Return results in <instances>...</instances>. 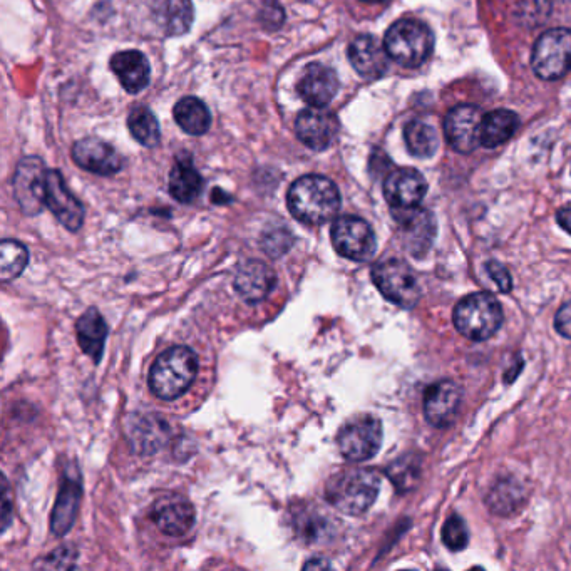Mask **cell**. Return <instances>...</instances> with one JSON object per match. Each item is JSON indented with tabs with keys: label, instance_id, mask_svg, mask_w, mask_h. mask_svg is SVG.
I'll list each match as a JSON object with an SVG mask.
<instances>
[{
	"label": "cell",
	"instance_id": "cell-21",
	"mask_svg": "<svg viewBox=\"0 0 571 571\" xmlns=\"http://www.w3.org/2000/svg\"><path fill=\"white\" fill-rule=\"evenodd\" d=\"M389 54L386 47L374 36H359L349 46V61L359 76L369 81L379 79L386 74L389 66Z\"/></svg>",
	"mask_w": 571,
	"mask_h": 571
},
{
	"label": "cell",
	"instance_id": "cell-1",
	"mask_svg": "<svg viewBox=\"0 0 571 571\" xmlns=\"http://www.w3.org/2000/svg\"><path fill=\"white\" fill-rule=\"evenodd\" d=\"M287 205L300 223L322 225L339 213V188L325 176H302L290 186Z\"/></svg>",
	"mask_w": 571,
	"mask_h": 571
},
{
	"label": "cell",
	"instance_id": "cell-43",
	"mask_svg": "<svg viewBox=\"0 0 571 571\" xmlns=\"http://www.w3.org/2000/svg\"><path fill=\"white\" fill-rule=\"evenodd\" d=\"M305 570H312V568H330L329 561L324 560H317L309 561V563H305L304 565Z\"/></svg>",
	"mask_w": 571,
	"mask_h": 571
},
{
	"label": "cell",
	"instance_id": "cell-27",
	"mask_svg": "<svg viewBox=\"0 0 571 571\" xmlns=\"http://www.w3.org/2000/svg\"><path fill=\"white\" fill-rule=\"evenodd\" d=\"M520 128V118L510 109H496L484 114L481 124V146L493 150L506 143Z\"/></svg>",
	"mask_w": 571,
	"mask_h": 571
},
{
	"label": "cell",
	"instance_id": "cell-38",
	"mask_svg": "<svg viewBox=\"0 0 571 571\" xmlns=\"http://www.w3.org/2000/svg\"><path fill=\"white\" fill-rule=\"evenodd\" d=\"M37 565H41L42 568H74L76 566V551L73 548H59Z\"/></svg>",
	"mask_w": 571,
	"mask_h": 571
},
{
	"label": "cell",
	"instance_id": "cell-22",
	"mask_svg": "<svg viewBox=\"0 0 571 571\" xmlns=\"http://www.w3.org/2000/svg\"><path fill=\"white\" fill-rule=\"evenodd\" d=\"M129 443L138 454H155L170 439V426L165 419L155 414L134 416L129 424Z\"/></svg>",
	"mask_w": 571,
	"mask_h": 571
},
{
	"label": "cell",
	"instance_id": "cell-29",
	"mask_svg": "<svg viewBox=\"0 0 571 571\" xmlns=\"http://www.w3.org/2000/svg\"><path fill=\"white\" fill-rule=\"evenodd\" d=\"M176 123L185 133L191 136H201L210 129L211 114L206 104L198 98H183L173 109Z\"/></svg>",
	"mask_w": 571,
	"mask_h": 571
},
{
	"label": "cell",
	"instance_id": "cell-24",
	"mask_svg": "<svg viewBox=\"0 0 571 571\" xmlns=\"http://www.w3.org/2000/svg\"><path fill=\"white\" fill-rule=\"evenodd\" d=\"M83 496V483L79 474H66L61 491L57 496L56 506L52 511L51 530L56 536H64L71 530L79 511V501Z\"/></svg>",
	"mask_w": 571,
	"mask_h": 571
},
{
	"label": "cell",
	"instance_id": "cell-37",
	"mask_svg": "<svg viewBox=\"0 0 571 571\" xmlns=\"http://www.w3.org/2000/svg\"><path fill=\"white\" fill-rule=\"evenodd\" d=\"M292 245H294V237H292V233L287 228L270 230L262 238L263 252L272 258L282 257V255L289 252Z\"/></svg>",
	"mask_w": 571,
	"mask_h": 571
},
{
	"label": "cell",
	"instance_id": "cell-15",
	"mask_svg": "<svg viewBox=\"0 0 571 571\" xmlns=\"http://www.w3.org/2000/svg\"><path fill=\"white\" fill-rule=\"evenodd\" d=\"M463 391L454 381H439L424 394V416L434 427H448L458 416Z\"/></svg>",
	"mask_w": 571,
	"mask_h": 571
},
{
	"label": "cell",
	"instance_id": "cell-41",
	"mask_svg": "<svg viewBox=\"0 0 571 571\" xmlns=\"http://www.w3.org/2000/svg\"><path fill=\"white\" fill-rule=\"evenodd\" d=\"M2 505H4V511H2V520H4V525H2V530H7V525H9V510H11V501H9V486H7V479L4 478V491H2Z\"/></svg>",
	"mask_w": 571,
	"mask_h": 571
},
{
	"label": "cell",
	"instance_id": "cell-11",
	"mask_svg": "<svg viewBox=\"0 0 571 571\" xmlns=\"http://www.w3.org/2000/svg\"><path fill=\"white\" fill-rule=\"evenodd\" d=\"M44 203L54 213L62 227L69 232H78L84 223V206L67 190L64 178L56 170H47Z\"/></svg>",
	"mask_w": 571,
	"mask_h": 571
},
{
	"label": "cell",
	"instance_id": "cell-4",
	"mask_svg": "<svg viewBox=\"0 0 571 571\" xmlns=\"http://www.w3.org/2000/svg\"><path fill=\"white\" fill-rule=\"evenodd\" d=\"M384 47L392 61L406 69H416L434 51V34L424 22L401 19L394 22L384 37Z\"/></svg>",
	"mask_w": 571,
	"mask_h": 571
},
{
	"label": "cell",
	"instance_id": "cell-8",
	"mask_svg": "<svg viewBox=\"0 0 571 571\" xmlns=\"http://www.w3.org/2000/svg\"><path fill=\"white\" fill-rule=\"evenodd\" d=\"M332 245L340 257L352 262H369L377 250L376 233L359 217L345 215L335 220L330 230Z\"/></svg>",
	"mask_w": 571,
	"mask_h": 571
},
{
	"label": "cell",
	"instance_id": "cell-2",
	"mask_svg": "<svg viewBox=\"0 0 571 571\" xmlns=\"http://www.w3.org/2000/svg\"><path fill=\"white\" fill-rule=\"evenodd\" d=\"M198 357L190 347H170L151 366L150 389L163 401H175L188 392L198 376Z\"/></svg>",
	"mask_w": 571,
	"mask_h": 571
},
{
	"label": "cell",
	"instance_id": "cell-42",
	"mask_svg": "<svg viewBox=\"0 0 571 571\" xmlns=\"http://www.w3.org/2000/svg\"><path fill=\"white\" fill-rule=\"evenodd\" d=\"M556 222L566 233L571 235V208H561L556 213Z\"/></svg>",
	"mask_w": 571,
	"mask_h": 571
},
{
	"label": "cell",
	"instance_id": "cell-3",
	"mask_svg": "<svg viewBox=\"0 0 571 571\" xmlns=\"http://www.w3.org/2000/svg\"><path fill=\"white\" fill-rule=\"evenodd\" d=\"M381 489V476L374 469H350L337 474L327 484V501L335 510L361 516L371 510Z\"/></svg>",
	"mask_w": 571,
	"mask_h": 571
},
{
	"label": "cell",
	"instance_id": "cell-40",
	"mask_svg": "<svg viewBox=\"0 0 571 571\" xmlns=\"http://www.w3.org/2000/svg\"><path fill=\"white\" fill-rule=\"evenodd\" d=\"M555 329L566 339H571V302L563 305L555 317Z\"/></svg>",
	"mask_w": 571,
	"mask_h": 571
},
{
	"label": "cell",
	"instance_id": "cell-12",
	"mask_svg": "<svg viewBox=\"0 0 571 571\" xmlns=\"http://www.w3.org/2000/svg\"><path fill=\"white\" fill-rule=\"evenodd\" d=\"M47 170L39 158H24L14 176V196L26 215H37L44 203Z\"/></svg>",
	"mask_w": 571,
	"mask_h": 571
},
{
	"label": "cell",
	"instance_id": "cell-28",
	"mask_svg": "<svg viewBox=\"0 0 571 571\" xmlns=\"http://www.w3.org/2000/svg\"><path fill=\"white\" fill-rule=\"evenodd\" d=\"M526 491L516 479H499L488 493L486 503L494 515L510 516L525 503Z\"/></svg>",
	"mask_w": 571,
	"mask_h": 571
},
{
	"label": "cell",
	"instance_id": "cell-20",
	"mask_svg": "<svg viewBox=\"0 0 571 571\" xmlns=\"http://www.w3.org/2000/svg\"><path fill=\"white\" fill-rule=\"evenodd\" d=\"M295 133L310 150L324 151L334 141L337 123L334 116L325 109H305L297 116Z\"/></svg>",
	"mask_w": 571,
	"mask_h": 571
},
{
	"label": "cell",
	"instance_id": "cell-17",
	"mask_svg": "<svg viewBox=\"0 0 571 571\" xmlns=\"http://www.w3.org/2000/svg\"><path fill=\"white\" fill-rule=\"evenodd\" d=\"M73 158L83 170L99 176H111L123 168V156L98 138H86L74 145Z\"/></svg>",
	"mask_w": 571,
	"mask_h": 571
},
{
	"label": "cell",
	"instance_id": "cell-25",
	"mask_svg": "<svg viewBox=\"0 0 571 571\" xmlns=\"http://www.w3.org/2000/svg\"><path fill=\"white\" fill-rule=\"evenodd\" d=\"M151 12L156 24L168 36H181L190 31L195 16L191 0H151Z\"/></svg>",
	"mask_w": 571,
	"mask_h": 571
},
{
	"label": "cell",
	"instance_id": "cell-6",
	"mask_svg": "<svg viewBox=\"0 0 571 571\" xmlns=\"http://www.w3.org/2000/svg\"><path fill=\"white\" fill-rule=\"evenodd\" d=\"M372 280L377 289L392 304L402 309L416 307L421 299V283L407 263L397 258L382 260L372 267Z\"/></svg>",
	"mask_w": 571,
	"mask_h": 571
},
{
	"label": "cell",
	"instance_id": "cell-19",
	"mask_svg": "<svg viewBox=\"0 0 571 571\" xmlns=\"http://www.w3.org/2000/svg\"><path fill=\"white\" fill-rule=\"evenodd\" d=\"M300 98L312 108H325L334 101L339 91V78L334 69L324 64H310L297 86Z\"/></svg>",
	"mask_w": 571,
	"mask_h": 571
},
{
	"label": "cell",
	"instance_id": "cell-35",
	"mask_svg": "<svg viewBox=\"0 0 571 571\" xmlns=\"http://www.w3.org/2000/svg\"><path fill=\"white\" fill-rule=\"evenodd\" d=\"M295 531L305 543H320L330 535L329 521L315 511L305 510L295 516Z\"/></svg>",
	"mask_w": 571,
	"mask_h": 571
},
{
	"label": "cell",
	"instance_id": "cell-31",
	"mask_svg": "<svg viewBox=\"0 0 571 571\" xmlns=\"http://www.w3.org/2000/svg\"><path fill=\"white\" fill-rule=\"evenodd\" d=\"M404 139L409 153L414 158L426 160L436 155L439 146L438 131L424 121H411L404 128Z\"/></svg>",
	"mask_w": 571,
	"mask_h": 571
},
{
	"label": "cell",
	"instance_id": "cell-13",
	"mask_svg": "<svg viewBox=\"0 0 571 571\" xmlns=\"http://www.w3.org/2000/svg\"><path fill=\"white\" fill-rule=\"evenodd\" d=\"M195 508L180 494H165L151 510V520L165 535L180 538L195 525Z\"/></svg>",
	"mask_w": 571,
	"mask_h": 571
},
{
	"label": "cell",
	"instance_id": "cell-9",
	"mask_svg": "<svg viewBox=\"0 0 571 571\" xmlns=\"http://www.w3.org/2000/svg\"><path fill=\"white\" fill-rule=\"evenodd\" d=\"M340 453L350 463H364L374 458L382 446V424L372 416L347 422L337 436Z\"/></svg>",
	"mask_w": 571,
	"mask_h": 571
},
{
	"label": "cell",
	"instance_id": "cell-44",
	"mask_svg": "<svg viewBox=\"0 0 571 571\" xmlns=\"http://www.w3.org/2000/svg\"><path fill=\"white\" fill-rule=\"evenodd\" d=\"M362 2H367V4H382V2H387V0H362Z\"/></svg>",
	"mask_w": 571,
	"mask_h": 571
},
{
	"label": "cell",
	"instance_id": "cell-23",
	"mask_svg": "<svg viewBox=\"0 0 571 571\" xmlns=\"http://www.w3.org/2000/svg\"><path fill=\"white\" fill-rule=\"evenodd\" d=\"M111 69L128 93L136 94L150 84V62L139 51H123L111 57Z\"/></svg>",
	"mask_w": 571,
	"mask_h": 571
},
{
	"label": "cell",
	"instance_id": "cell-32",
	"mask_svg": "<svg viewBox=\"0 0 571 571\" xmlns=\"http://www.w3.org/2000/svg\"><path fill=\"white\" fill-rule=\"evenodd\" d=\"M129 133L146 148H155L160 145L161 131L158 119L150 109L136 108L128 118Z\"/></svg>",
	"mask_w": 571,
	"mask_h": 571
},
{
	"label": "cell",
	"instance_id": "cell-34",
	"mask_svg": "<svg viewBox=\"0 0 571 571\" xmlns=\"http://www.w3.org/2000/svg\"><path fill=\"white\" fill-rule=\"evenodd\" d=\"M387 476L399 493H407L419 483L421 463L417 461L416 456H404L387 468Z\"/></svg>",
	"mask_w": 571,
	"mask_h": 571
},
{
	"label": "cell",
	"instance_id": "cell-30",
	"mask_svg": "<svg viewBox=\"0 0 571 571\" xmlns=\"http://www.w3.org/2000/svg\"><path fill=\"white\" fill-rule=\"evenodd\" d=\"M203 178L190 161H178L170 173V193L180 203H191L201 193Z\"/></svg>",
	"mask_w": 571,
	"mask_h": 571
},
{
	"label": "cell",
	"instance_id": "cell-10",
	"mask_svg": "<svg viewBox=\"0 0 571 571\" xmlns=\"http://www.w3.org/2000/svg\"><path fill=\"white\" fill-rule=\"evenodd\" d=\"M484 114L474 104H461L449 111L444 133L449 146L458 153L468 155L481 146V124Z\"/></svg>",
	"mask_w": 571,
	"mask_h": 571
},
{
	"label": "cell",
	"instance_id": "cell-7",
	"mask_svg": "<svg viewBox=\"0 0 571 571\" xmlns=\"http://www.w3.org/2000/svg\"><path fill=\"white\" fill-rule=\"evenodd\" d=\"M531 67L543 81H556L571 73V31L570 29H551L538 37Z\"/></svg>",
	"mask_w": 571,
	"mask_h": 571
},
{
	"label": "cell",
	"instance_id": "cell-18",
	"mask_svg": "<svg viewBox=\"0 0 571 571\" xmlns=\"http://www.w3.org/2000/svg\"><path fill=\"white\" fill-rule=\"evenodd\" d=\"M392 215L404 230V235H406L404 240H406L409 252L416 257L426 255L436 237L433 215L419 206L412 210H392Z\"/></svg>",
	"mask_w": 571,
	"mask_h": 571
},
{
	"label": "cell",
	"instance_id": "cell-39",
	"mask_svg": "<svg viewBox=\"0 0 571 571\" xmlns=\"http://www.w3.org/2000/svg\"><path fill=\"white\" fill-rule=\"evenodd\" d=\"M486 272L489 273V277L493 278V282L496 283L499 292H505V294L510 292L511 287H513V280H511L508 268L503 267L496 260H491V262L486 263Z\"/></svg>",
	"mask_w": 571,
	"mask_h": 571
},
{
	"label": "cell",
	"instance_id": "cell-33",
	"mask_svg": "<svg viewBox=\"0 0 571 571\" xmlns=\"http://www.w3.org/2000/svg\"><path fill=\"white\" fill-rule=\"evenodd\" d=\"M29 263V250L17 240H4L0 245V278L7 283L19 277Z\"/></svg>",
	"mask_w": 571,
	"mask_h": 571
},
{
	"label": "cell",
	"instance_id": "cell-26",
	"mask_svg": "<svg viewBox=\"0 0 571 571\" xmlns=\"http://www.w3.org/2000/svg\"><path fill=\"white\" fill-rule=\"evenodd\" d=\"M78 340L84 354H88L96 364L101 361L104 354V344L108 337V325L104 322L103 315L98 309L86 310L76 324Z\"/></svg>",
	"mask_w": 571,
	"mask_h": 571
},
{
	"label": "cell",
	"instance_id": "cell-14",
	"mask_svg": "<svg viewBox=\"0 0 571 571\" xmlns=\"http://www.w3.org/2000/svg\"><path fill=\"white\" fill-rule=\"evenodd\" d=\"M427 193V181L414 168L392 171L384 181V196L392 210H412L421 205Z\"/></svg>",
	"mask_w": 571,
	"mask_h": 571
},
{
	"label": "cell",
	"instance_id": "cell-36",
	"mask_svg": "<svg viewBox=\"0 0 571 571\" xmlns=\"http://www.w3.org/2000/svg\"><path fill=\"white\" fill-rule=\"evenodd\" d=\"M444 545L451 551H461L468 546L469 531L463 518L453 515L443 526Z\"/></svg>",
	"mask_w": 571,
	"mask_h": 571
},
{
	"label": "cell",
	"instance_id": "cell-5",
	"mask_svg": "<svg viewBox=\"0 0 571 571\" xmlns=\"http://www.w3.org/2000/svg\"><path fill=\"white\" fill-rule=\"evenodd\" d=\"M453 320L459 334L474 342H483L493 337L503 324V309L496 297L478 292L459 300Z\"/></svg>",
	"mask_w": 571,
	"mask_h": 571
},
{
	"label": "cell",
	"instance_id": "cell-16",
	"mask_svg": "<svg viewBox=\"0 0 571 571\" xmlns=\"http://www.w3.org/2000/svg\"><path fill=\"white\" fill-rule=\"evenodd\" d=\"M233 285L247 304H258L272 294L277 285V273L268 263L250 260L238 268Z\"/></svg>",
	"mask_w": 571,
	"mask_h": 571
}]
</instances>
